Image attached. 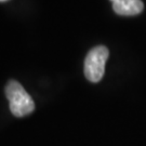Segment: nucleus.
<instances>
[{"instance_id": "obj_1", "label": "nucleus", "mask_w": 146, "mask_h": 146, "mask_svg": "<svg viewBox=\"0 0 146 146\" xmlns=\"http://www.w3.org/2000/svg\"><path fill=\"white\" fill-rule=\"evenodd\" d=\"M5 96L9 100L10 110L17 118L31 114L35 110V103L19 81L10 80L5 88Z\"/></svg>"}, {"instance_id": "obj_2", "label": "nucleus", "mask_w": 146, "mask_h": 146, "mask_svg": "<svg viewBox=\"0 0 146 146\" xmlns=\"http://www.w3.org/2000/svg\"><path fill=\"white\" fill-rule=\"evenodd\" d=\"M110 56L108 49L104 46L91 49L84 60V76L91 82H99L105 73V64Z\"/></svg>"}, {"instance_id": "obj_3", "label": "nucleus", "mask_w": 146, "mask_h": 146, "mask_svg": "<svg viewBox=\"0 0 146 146\" xmlns=\"http://www.w3.org/2000/svg\"><path fill=\"white\" fill-rule=\"evenodd\" d=\"M113 9L118 15L133 16L140 14L144 9L142 0H110Z\"/></svg>"}, {"instance_id": "obj_4", "label": "nucleus", "mask_w": 146, "mask_h": 146, "mask_svg": "<svg viewBox=\"0 0 146 146\" xmlns=\"http://www.w3.org/2000/svg\"><path fill=\"white\" fill-rule=\"evenodd\" d=\"M0 1H5V0H0Z\"/></svg>"}]
</instances>
